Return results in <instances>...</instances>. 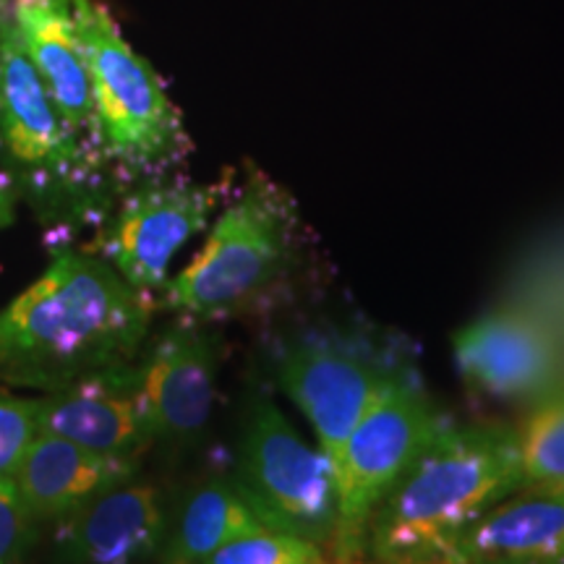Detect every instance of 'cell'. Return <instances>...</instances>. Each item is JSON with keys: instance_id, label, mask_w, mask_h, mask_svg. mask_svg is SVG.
I'll use <instances>...</instances> for the list:
<instances>
[{"instance_id": "6da1fadb", "label": "cell", "mask_w": 564, "mask_h": 564, "mask_svg": "<svg viewBox=\"0 0 564 564\" xmlns=\"http://www.w3.org/2000/svg\"><path fill=\"white\" fill-rule=\"evenodd\" d=\"M152 319L141 295L89 249L63 243L0 312V387L63 390L137 361Z\"/></svg>"}, {"instance_id": "7a4b0ae2", "label": "cell", "mask_w": 564, "mask_h": 564, "mask_svg": "<svg viewBox=\"0 0 564 564\" xmlns=\"http://www.w3.org/2000/svg\"><path fill=\"white\" fill-rule=\"evenodd\" d=\"M520 486L518 432L444 423L377 505L366 544L384 564H453L465 528Z\"/></svg>"}, {"instance_id": "3957f363", "label": "cell", "mask_w": 564, "mask_h": 564, "mask_svg": "<svg viewBox=\"0 0 564 564\" xmlns=\"http://www.w3.org/2000/svg\"><path fill=\"white\" fill-rule=\"evenodd\" d=\"M0 167L47 225L105 220L110 181L102 152L66 121L21 51L11 19L0 34Z\"/></svg>"}, {"instance_id": "277c9868", "label": "cell", "mask_w": 564, "mask_h": 564, "mask_svg": "<svg viewBox=\"0 0 564 564\" xmlns=\"http://www.w3.org/2000/svg\"><path fill=\"white\" fill-rule=\"evenodd\" d=\"M70 3L87 55L95 129L105 162L118 181L167 175L192 150V139L158 70L133 51L100 0Z\"/></svg>"}, {"instance_id": "5b68a950", "label": "cell", "mask_w": 564, "mask_h": 564, "mask_svg": "<svg viewBox=\"0 0 564 564\" xmlns=\"http://www.w3.org/2000/svg\"><path fill=\"white\" fill-rule=\"evenodd\" d=\"M295 212L285 194L251 171L207 241L165 288V303L192 319L225 316L278 288L293 262Z\"/></svg>"}, {"instance_id": "8992f818", "label": "cell", "mask_w": 564, "mask_h": 564, "mask_svg": "<svg viewBox=\"0 0 564 564\" xmlns=\"http://www.w3.org/2000/svg\"><path fill=\"white\" fill-rule=\"evenodd\" d=\"M442 426V413L408 377L356 423L333 463L337 525L329 549L337 562L348 564L361 556L377 505Z\"/></svg>"}, {"instance_id": "52a82bcc", "label": "cell", "mask_w": 564, "mask_h": 564, "mask_svg": "<svg viewBox=\"0 0 564 564\" xmlns=\"http://www.w3.org/2000/svg\"><path fill=\"white\" fill-rule=\"evenodd\" d=\"M236 476L270 531L329 546L337 525L333 460L264 394L251 398L246 411Z\"/></svg>"}, {"instance_id": "ba28073f", "label": "cell", "mask_w": 564, "mask_h": 564, "mask_svg": "<svg viewBox=\"0 0 564 564\" xmlns=\"http://www.w3.org/2000/svg\"><path fill=\"white\" fill-rule=\"evenodd\" d=\"M225 186L186 178L137 181L108 209L89 246L147 299L165 291L175 257L207 228L225 202Z\"/></svg>"}, {"instance_id": "9c48e42d", "label": "cell", "mask_w": 564, "mask_h": 564, "mask_svg": "<svg viewBox=\"0 0 564 564\" xmlns=\"http://www.w3.org/2000/svg\"><path fill=\"white\" fill-rule=\"evenodd\" d=\"M278 384L312 423L322 453H337L387 390L403 382V366L364 340L340 335H303L278 356Z\"/></svg>"}, {"instance_id": "30bf717a", "label": "cell", "mask_w": 564, "mask_h": 564, "mask_svg": "<svg viewBox=\"0 0 564 564\" xmlns=\"http://www.w3.org/2000/svg\"><path fill=\"white\" fill-rule=\"evenodd\" d=\"M217 371L215 337L192 316H183L158 337L144 364H137L139 403L152 444H192L207 429Z\"/></svg>"}, {"instance_id": "8fae6325", "label": "cell", "mask_w": 564, "mask_h": 564, "mask_svg": "<svg viewBox=\"0 0 564 564\" xmlns=\"http://www.w3.org/2000/svg\"><path fill=\"white\" fill-rule=\"evenodd\" d=\"M455 364L470 390L494 400H535L554 387L556 345L520 312H491L453 337Z\"/></svg>"}, {"instance_id": "7c38bea8", "label": "cell", "mask_w": 564, "mask_h": 564, "mask_svg": "<svg viewBox=\"0 0 564 564\" xmlns=\"http://www.w3.org/2000/svg\"><path fill=\"white\" fill-rule=\"evenodd\" d=\"M37 426L95 453L139 463L152 444L139 403L137 364L84 377L37 398Z\"/></svg>"}, {"instance_id": "4fadbf2b", "label": "cell", "mask_w": 564, "mask_h": 564, "mask_svg": "<svg viewBox=\"0 0 564 564\" xmlns=\"http://www.w3.org/2000/svg\"><path fill=\"white\" fill-rule=\"evenodd\" d=\"M55 523L63 564H139L167 533L160 491L133 478L95 494Z\"/></svg>"}, {"instance_id": "5bb4252c", "label": "cell", "mask_w": 564, "mask_h": 564, "mask_svg": "<svg viewBox=\"0 0 564 564\" xmlns=\"http://www.w3.org/2000/svg\"><path fill=\"white\" fill-rule=\"evenodd\" d=\"M11 26L66 121L100 150L87 55L70 0H11Z\"/></svg>"}, {"instance_id": "9a60e30c", "label": "cell", "mask_w": 564, "mask_h": 564, "mask_svg": "<svg viewBox=\"0 0 564 564\" xmlns=\"http://www.w3.org/2000/svg\"><path fill=\"white\" fill-rule=\"evenodd\" d=\"M564 556V486H520L465 528L453 564H556Z\"/></svg>"}, {"instance_id": "2e32d148", "label": "cell", "mask_w": 564, "mask_h": 564, "mask_svg": "<svg viewBox=\"0 0 564 564\" xmlns=\"http://www.w3.org/2000/svg\"><path fill=\"white\" fill-rule=\"evenodd\" d=\"M137 465L110 457L55 434H37L13 470L21 505L30 518L61 520L110 486L137 476Z\"/></svg>"}, {"instance_id": "e0dca14e", "label": "cell", "mask_w": 564, "mask_h": 564, "mask_svg": "<svg viewBox=\"0 0 564 564\" xmlns=\"http://www.w3.org/2000/svg\"><path fill=\"white\" fill-rule=\"evenodd\" d=\"M259 531L270 528L238 476H215L183 499L162 541V564H199L220 546Z\"/></svg>"}, {"instance_id": "ac0fdd59", "label": "cell", "mask_w": 564, "mask_h": 564, "mask_svg": "<svg viewBox=\"0 0 564 564\" xmlns=\"http://www.w3.org/2000/svg\"><path fill=\"white\" fill-rule=\"evenodd\" d=\"M518 447L523 486H564V387L535 398Z\"/></svg>"}, {"instance_id": "d6986e66", "label": "cell", "mask_w": 564, "mask_h": 564, "mask_svg": "<svg viewBox=\"0 0 564 564\" xmlns=\"http://www.w3.org/2000/svg\"><path fill=\"white\" fill-rule=\"evenodd\" d=\"M199 564H327V560L314 541L280 531H259L230 541Z\"/></svg>"}, {"instance_id": "ffe728a7", "label": "cell", "mask_w": 564, "mask_h": 564, "mask_svg": "<svg viewBox=\"0 0 564 564\" xmlns=\"http://www.w3.org/2000/svg\"><path fill=\"white\" fill-rule=\"evenodd\" d=\"M37 426V398H21L0 387V478H11Z\"/></svg>"}, {"instance_id": "44dd1931", "label": "cell", "mask_w": 564, "mask_h": 564, "mask_svg": "<svg viewBox=\"0 0 564 564\" xmlns=\"http://www.w3.org/2000/svg\"><path fill=\"white\" fill-rule=\"evenodd\" d=\"M34 520L21 505L13 478H0V564H21L30 549Z\"/></svg>"}, {"instance_id": "7402d4cb", "label": "cell", "mask_w": 564, "mask_h": 564, "mask_svg": "<svg viewBox=\"0 0 564 564\" xmlns=\"http://www.w3.org/2000/svg\"><path fill=\"white\" fill-rule=\"evenodd\" d=\"M21 196L13 186L11 175L0 167V230L11 228L17 223V209H19Z\"/></svg>"}, {"instance_id": "603a6c76", "label": "cell", "mask_w": 564, "mask_h": 564, "mask_svg": "<svg viewBox=\"0 0 564 564\" xmlns=\"http://www.w3.org/2000/svg\"><path fill=\"white\" fill-rule=\"evenodd\" d=\"M9 19H11V0H0V34H3Z\"/></svg>"}, {"instance_id": "cb8c5ba5", "label": "cell", "mask_w": 564, "mask_h": 564, "mask_svg": "<svg viewBox=\"0 0 564 564\" xmlns=\"http://www.w3.org/2000/svg\"><path fill=\"white\" fill-rule=\"evenodd\" d=\"M556 564H564V556H562V560H560V562H556Z\"/></svg>"}]
</instances>
